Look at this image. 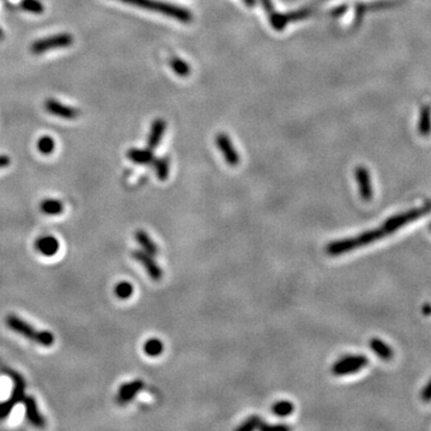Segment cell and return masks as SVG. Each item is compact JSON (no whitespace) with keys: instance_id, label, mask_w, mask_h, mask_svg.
<instances>
[{"instance_id":"obj_4","label":"cell","mask_w":431,"mask_h":431,"mask_svg":"<svg viewBox=\"0 0 431 431\" xmlns=\"http://www.w3.org/2000/svg\"><path fill=\"white\" fill-rule=\"evenodd\" d=\"M368 358L361 354H357V356H346L340 358L339 361H337L332 367V374L336 376H344V375H350V374L357 373L365 365L368 364Z\"/></svg>"},{"instance_id":"obj_17","label":"cell","mask_w":431,"mask_h":431,"mask_svg":"<svg viewBox=\"0 0 431 431\" xmlns=\"http://www.w3.org/2000/svg\"><path fill=\"white\" fill-rule=\"evenodd\" d=\"M134 236H135V240H137V242L139 243V246L141 247V249H143L144 252L151 254L152 257L157 255L158 247L156 246V243L151 240V237H150L145 231L137 230L135 231Z\"/></svg>"},{"instance_id":"obj_6","label":"cell","mask_w":431,"mask_h":431,"mask_svg":"<svg viewBox=\"0 0 431 431\" xmlns=\"http://www.w3.org/2000/svg\"><path fill=\"white\" fill-rule=\"evenodd\" d=\"M73 38L70 34H59V35L50 36V38L40 40L31 46V52L35 54H41L47 50L55 49V48L69 47L72 44Z\"/></svg>"},{"instance_id":"obj_22","label":"cell","mask_w":431,"mask_h":431,"mask_svg":"<svg viewBox=\"0 0 431 431\" xmlns=\"http://www.w3.org/2000/svg\"><path fill=\"white\" fill-rule=\"evenodd\" d=\"M272 413L278 417H288L294 412V405L293 402L288 400H282L274 402L272 406Z\"/></svg>"},{"instance_id":"obj_11","label":"cell","mask_w":431,"mask_h":431,"mask_svg":"<svg viewBox=\"0 0 431 431\" xmlns=\"http://www.w3.org/2000/svg\"><path fill=\"white\" fill-rule=\"evenodd\" d=\"M143 388H144V382L140 381V380L129 382V384H125L121 386L120 389H119L118 396H116V401H118L120 405L127 404V402L131 401L132 399L134 398L141 389H143Z\"/></svg>"},{"instance_id":"obj_36","label":"cell","mask_w":431,"mask_h":431,"mask_svg":"<svg viewBox=\"0 0 431 431\" xmlns=\"http://www.w3.org/2000/svg\"><path fill=\"white\" fill-rule=\"evenodd\" d=\"M0 40H2V31L0 29Z\"/></svg>"},{"instance_id":"obj_8","label":"cell","mask_w":431,"mask_h":431,"mask_svg":"<svg viewBox=\"0 0 431 431\" xmlns=\"http://www.w3.org/2000/svg\"><path fill=\"white\" fill-rule=\"evenodd\" d=\"M132 258L135 260V261H138L139 263L143 265V267L145 268L146 273L149 274V277L151 278L152 280H155V282L161 280L162 276H163V272H162L160 266L156 263L151 254L146 253V252L144 251H140V249H137V251L132 252Z\"/></svg>"},{"instance_id":"obj_10","label":"cell","mask_w":431,"mask_h":431,"mask_svg":"<svg viewBox=\"0 0 431 431\" xmlns=\"http://www.w3.org/2000/svg\"><path fill=\"white\" fill-rule=\"evenodd\" d=\"M354 175H356V180L358 182L361 198L363 200L369 201L373 198V186H371L369 170L365 167L359 166L354 170Z\"/></svg>"},{"instance_id":"obj_31","label":"cell","mask_w":431,"mask_h":431,"mask_svg":"<svg viewBox=\"0 0 431 431\" xmlns=\"http://www.w3.org/2000/svg\"><path fill=\"white\" fill-rule=\"evenodd\" d=\"M261 2H262L263 7H265L266 12L273 13V5H272L271 0H261Z\"/></svg>"},{"instance_id":"obj_12","label":"cell","mask_w":431,"mask_h":431,"mask_svg":"<svg viewBox=\"0 0 431 431\" xmlns=\"http://www.w3.org/2000/svg\"><path fill=\"white\" fill-rule=\"evenodd\" d=\"M44 108L50 114L59 116L62 119H76L78 116V110L73 108L64 106L60 102L55 100H47L44 102Z\"/></svg>"},{"instance_id":"obj_5","label":"cell","mask_w":431,"mask_h":431,"mask_svg":"<svg viewBox=\"0 0 431 431\" xmlns=\"http://www.w3.org/2000/svg\"><path fill=\"white\" fill-rule=\"evenodd\" d=\"M8 375H11V377L13 379V381H15V387H13L12 394H11L10 399H7L6 401L0 404V419L6 418V417L10 415L11 410H12L18 402L23 401L24 399V387H25L24 380L22 379L19 374L12 373V371H11V373L8 371Z\"/></svg>"},{"instance_id":"obj_2","label":"cell","mask_w":431,"mask_h":431,"mask_svg":"<svg viewBox=\"0 0 431 431\" xmlns=\"http://www.w3.org/2000/svg\"><path fill=\"white\" fill-rule=\"evenodd\" d=\"M6 325L10 330L16 333L22 334L25 338L39 343L43 346H50L54 343V336L48 331H36L33 326L25 322L24 320L19 319L16 315H8L6 317Z\"/></svg>"},{"instance_id":"obj_26","label":"cell","mask_w":431,"mask_h":431,"mask_svg":"<svg viewBox=\"0 0 431 431\" xmlns=\"http://www.w3.org/2000/svg\"><path fill=\"white\" fill-rule=\"evenodd\" d=\"M170 65H172V69L174 70L178 76L186 77V76H188L189 73H191V67L188 66V64H187L186 61L181 60V59H178V58L172 59Z\"/></svg>"},{"instance_id":"obj_34","label":"cell","mask_w":431,"mask_h":431,"mask_svg":"<svg viewBox=\"0 0 431 431\" xmlns=\"http://www.w3.org/2000/svg\"><path fill=\"white\" fill-rule=\"evenodd\" d=\"M243 2H245V4L247 5V6H251V7H253L254 5H255V0H243Z\"/></svg>"},{"instance_id":"obj_20","label":"cell","mask_w":431,"mask_h":431,"mask_svg":"<svg viewBox=\"0 0 431 431\" xmlns=\"http://www.w3.org/2000/svg\"><path fill=\"white\" fill-rule=\"evenodd\" d=\"M40 208H41V211L44 215L48 216L60 215L64 211V205H62L61 201L55 199H44L40 205Z\"/></svg>"},{"instance_id":"obj_19","label":"cell","mask_w":431,"mask_h":431,"mask_svg":"<svg viewBox=\"0 0 431 431\" xmlns=\"http://www.w3.org/2000/svg\"><path fill=\"white\" fill-rule=\"evenodd\" d=\"M127 157L132 162L137 164H150L155 160L151 150H140V149H131L127 152Z\"/></svg>"},{"instance_id":"obj_9","label":"cell","mask_w":431,"mask_h":431,"mask_svg":"<svg viewBox=\"0 0 431 431\" xmlns=\"http://www.w3.org/2000/svg\"><path fill=\"white\" fill-rule=\"evenodd\" d=\"M216 144H217L218 149L222 151L224 160L226 161V163L230 167H236L240 163V156L235 150V147L232 146L231 140L229 139L228 135H225L224 133H219L216 138Z\"/></svg>"},{"instance_id":"obj_33","label":"cell","mask_w":431,"mask_h":431,"mask_svg":"<svg viewBox=\"0 0 431 431\" xmlns=\"http://www.w3.org/2000/svg\"><path fill=\"white\" fill-rule=\"evenodd\" d=\"M345 10H346V6H340V7L337 8L336 11H333V15H336V16L342 15L343 12H345Z\"/></svg>"},{"instance_id":"obj_16","label":"cell","mask_w":431,"mask_h":431,"mask_svg":"<svg viewBox=\"0 0 431 431\" xmlns=\"http://www.w3.org/2000/svg\"><path fill=\"white\" fill-rule=\"evenodd\" d=\"M164 131H166V123L163 120L158 119L152 124L151 132H150L149 140H147V145H149L150 150H154L158 146L162 137H163Z\"/></svg>"},{"instance_id":"obj_15","label":"cell","mask_w":431,"mask_h":431,"mask_svg":"<svg viewBox=\"0 0 431 431\" xmlns=\"http://www.w3.org/2000/svg\"><path fill=\"white\" fill-rule=\"evenodd\" d=\"M418 132L422 137H428L431 133V107L424 104L421 108L418 119Z\"/></svg>"},{"instance_id":"obj_35","label":"cell","mask_w":431,"mask_h":431,"mask_svg":"<svg viewBox=\"0 0 431 431\" xmlns=\"http://www.w3.org/2000/svg\"><path fill=\"white\" fill-rule=\"evenodd\" d=\"M423 313L425 314V315H429V314L431 313V307L429 304H427L424 307V309H423Z\"/></svg>"},{"instance_id":"obj_30","label":"cell","mask_w":431,"mask_h":431,"mask_svg":"<svg viewBox=\"0 0 431 431\" xmlns=\"http://www.w3.org/2000/svg\"><path fill=\"white\" fill-rule=\"evenodd\" d=\"M422 399H423L424 401H430L431 400V380L429 381V384L425 386V388L423 389V392H422Z\"/></svg>"},{"instance_id":"obj_37","label":"cell","mask_w":431,"mask_h":431,"mask_svg":"<svg viewBox=\"0 0 431 431\" xmlns=\"http://www.w3.org/2000/svg\"><path fill=\"white\" fill-rule=\"evenodd\" d=\"M430 229H431V225H430Z\"/></svg>"},{"instance_id":"obj_27","label":"cell","mask_w":431,"mask_h":431,"mask_svg":"<svg viewBox=\"0 0 431 431\" xmlns=\"http://www.w3.org/2000/svg\"><path fill=\"white\" fill-rule=\"evenodd\" d=\"M38 149L42 155H50L55 149V143H54L53 138L50 137H42L38 141Z\"/></svg>"},{"instance_id":"obj_14","label":"cell","mask_w":431,"mask_h":431,"mask_svg":"<svg viewBox=\"0 0 431 431\" xmlns=\"http://www.w3.org/2000/svg\"><path fill=\"white\" fill-rule=\"evenodd\" d=\"M24 405H25V413H27V418L29 419V422L35 427L42 428L44 427V418L41 416V413L39 412L38 405H36L35 399L28 396V398L23 399Z\"/></svg>"},{"instance_id":"obj_21","label":"cell","mask_w":431,"mask_h":431,"mask_svg":"<svg viewBox=\"0 0 431 431\" xmlns=\"http://www.w3.org/2000/svg\"><path fill=\"white\" fill-rule=\"evenodd\" d=\"M164 351V345L160 339H149L144 344V352L150 357H158Z\"/></svg>"},{"instance_id":"obj_3","label":"cell","mask_w":431,"mask_h":431,"mask_svg":"<svg viewBox=\"0 0 431 431\" xmlns=\"http://www.w3.org/2000/svg\"><path fill=\"white\" fill-rule=\"evenodd\" d=\"M127 4L135 5V6L147 8V10L156 11V12L163 13V15L174 17L183 23H188L192 21V15L186 8L175 6V5L167 4V2L157 1V0H123Z\"/></svg>"},{"instance_id":"obj_18","label":"cell","mask_w":431,"mask_h":431,"mask_svg":"<svg viewBox=\"0 0 431 431\" xmlns=\"http://www.w3.org/2000/svg\"><path fill=\"white\" fill-rule=\"evenodd\" d=\"M369 345L371 351L375 352L377 356H379L381 359H384V361H389V359L393 357L392 348L388 346L384 340L379 338H373L370 340Z\"/></svg>"},{"instance_id":"obj_7","label":"cell","mask_w":431,"mask_h":431,"mask_svg":"<svg viewBox=\"0 0 431 431\" xmlns=\"http://www.w3.org/2000/svg\"><path fill=\"white\" fill-rule=\"evenodd\" d=\"M428 210L429 209L412 210V211H408V212H405V214L396 215V216H394V217L388 218L387 222H386L384 224V226H382V229H384L387 235L390 234V232L398 230V229L401 228V226L406 225L407 223L412 222V220L417 219V218L421 217V216L427 214Z\"/></svg>"},{"instance_id":"obj_13","label":"cell","mask_w":431,"mask_h":431,"mask_svg":"<svg viewBox=\"0 0 431 431\" xmlns=\"http://www.w3.org/2000/svg\"><path fill=\"white\" fill-rule=\"evenodd\" d=\"M59 241L54 236H42L36 240L35 248L44 257H53L59 251Z\"/></svg>"},{"instance_id":"obj_24","label":"cell","mask_w":431,"mask_h":431,"mask_svg":"<svg viewBox=\"0 0 431 431\" xmlns=\"http://www.w3.org/2000/svg\"><path fill=\"white\" fill-rule=\"evenodd\" d=\"M133 291H134V289H133V285L131 284V283L120 282L118 285L115 286L114 293H115L116 296H118V299L129 300V297H131L133 295Z\"/></svg>"},{"instance_id":"obj_29","label":"cell","mask_w":431,"mask_h":431,"mask_svg":"<svg viewBox=\"0 0 431 431\" xmlns=\"http://www.w3.org/2000/svg\"><path fill=\"white\" fill-rule=\"evenodd\" d=\"M259 430L262 431H272V430H290V427H288V425H268L265 424L262 422L261 425L259 427Z\"/></svg>"},{"instance_id":"obj_23","label":"cell","mask_w":431,"mask_h":431,"mask_svg":"<svg viewBox=\"0 0 431 431\" xmlns=\"http://www.w3.org/2000/svg\"><path fill=\"white\" fill-rule=\"evenodd\" d=\"M156 175L160 180H166L169 175V161L168 158H155L154 162Z\"/></svg>"},{"instance_id":"obj_25","label":"cell","mask_w":431,"mask_h":431,"mask_svg":"<svg viewBox=\"0 0 431 431\" xmlns=\"http://www.w3.org/2000/svg\"><path fill=\"white\" fill-rule=\"evenodd\" d=\"M262 421L260 419V417L258 416H252L249 418H247L242 424L239 425L236 428L237 431H253L255 429H259V427L261 425Z\"/></svg>"},{"instance_id":"obj_32","label":"cell","mask_w":431,"mask_h":431,"mask_svg":"<svg viewBox=\"0 0 431 431\" xmlns=\"http://www.w3.org/2000/svg\"><path fill=\"white\" fill-rule=\"evenodd\" d=\"M8 164H10V158L5 155H0V169L5 168Z\"/></svg>"},{"instance_id":"obj_28","label":"cell","mask_w":431,"mask_h":431,"mask_svg":"<svg viewBox=\"0 0 431 431\" xmlns=\"http://www.w3.org/2000/svg\"><path fill=\"white\" fill-rule=\"evenodd\" d=\"M21 6L23 10L29 11L33 13H42L43 12V5L39 0H22Z\"/></svg>"},{"instance_id":"obj_1","label":"cell","mask_w":431,"mask_h":431,"mask_svg":"<svg viewBox=\"0 0 431 431\" xmlns=\"http://www.w3.org/2000/svg\"><path fill=\"white\" fill-rule=\"evenodd\" d=\"M386 231L382 228L374 229L359 234L356 237H350V239L333 241V242L328 243L326 246V253L331 257H338V255L348 253V252L353 251V249L358 248V247L367 246L369 243L375 242V241L382 239L386 236Z\"/></svg>"}]
</instances>
